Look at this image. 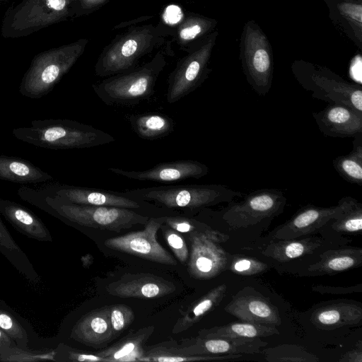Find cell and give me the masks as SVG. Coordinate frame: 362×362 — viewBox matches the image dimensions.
<instances>
[{
    "mask_svg": "<svg viewBox=\"0 0 362 362\" xmlns=\"http://www.w3.org/2000/svg\"><path fill=\"white\" fill-rule=\"evenodd\" d=\"M266 360L272 362L282 361H318L319 358L300 346L284 344L265 350Z\"/></svg>",
    "mask_w": 362,
    "mask_h": 362,
    "instance_id": "obj_39",
    "label": "cell"
},
{
    "mask_svg": "<svg viewBox=\"0 0 362 362\" xmlns=\"http://www.w3.org/2000/svg\"><path fill=\"white\" fill-rule=\"evenodd\" d=\"M224 310L242 321L276 327L281 323L278 308L252 288L238 292Z\"/></svg>",
    "mask_w": 362,
    "mask_h": 362,
    "instance_id": "obj_16",
    "label": "cell"
},
{
    "mask_svg": "<svg viewBox=\"0 0 362 362\" xmlns=\"http://www.w3.org/2000/svg\"><path fill=\"white\" fill-rule=\"evenodd\" d=\"M109 0H78L77 16L93 11L105 4Z\"/></svg>",
    "mask_w": 362,
    "mask_h": 362,
    "instance_id": "obj_46",
    "label": "cell"
},
{
    "mask_svg": "<svg viewBox=\"0 0 362 362\" xmlns=\"http://www.w3.org/2000/svg\"><path fill=\"white\" fill-rule=\"evenodd\" d=\"M357 348L346 352L339 359L340 362H362V349L361 342Z\"/></svg>",
    "mask_w": 362,
    "mask_h": 362,
    "instance_id": "obj_47",
    "label": "cell"
},
{
    "mask_svg": "<svg viewBox=\"0 0 362 362\" xmlns=\"http://www.w3.org/2000/svg\"><path fill=\"white\" fill-rule=\"evenodd\" d=\"M217 25L218 21L214 18L189 12L172 28L171 41L183 50L194 41L216 30Z\"/></svg>",
    "mask_w": 362,
    "mask_h": 362,
    "instance_id": "obj_28",
    "label": "cell"
},
{
    "mask_svg": "<svg viewBox=\"0 0 362 362\" xmlns=\"http://www.w3.org/2000/svg\"><path fill=\"white\" fill-rule=\"evenodd\" d=\"M320 131L327 136L354 138L362 134V113L342 104H328L313 112Z\"/></svg>",
    "mask_w": 362,
    "mask_h": 362,
    "instance_id": "obj_19",
    "label": "cell"
},
{
    "mask_svg": "<svg viewBox=\"0 0 362 362\" xmlns=\"http://www.w3.org/2000/svg\"><path fill=\"white\" fill-rule=\"evenodd\" d=\"M317 262L310 265L302 276L333 275L358 267L362 264V249L345 247L328 250Z\"/></svg>",
    "mask_w": 362,
    "mask_h": 362,
    "instance_id": "obj_25",
    "label": "cell"
},
{
    "mask_svg": "<svg viewBox=\"0 0 362 362\" xmlns=\"http://www.w3.org/2000/svg\"><path fill=\"white\" fill-rule=\"evenodd\" d=\"M54 361L104 362V359L96 354H87L60 342L54 349Z\"/></svg>",
    "mask_w": 362,
    "mask_h": 362,
    "instance_id": "obj_43",
    "label": "cell"
},
{
    "mask_svg": "<svg viewBox=\"0 0 362 362\" xmlns=\"http://www.w3.org/2000/svg\"><path fill=\"white\" fill-rule=\"evenodd\" d=\"M0 215L18 232L40 242H52V235L33 211L13 201L0 198Z\"/></svg>",
    "mask_w": 362,
    "mask_h": 362,
    "instance_id": "obj_23",
    "label": "cell"
},
{
    "mask_svg": "<svg viewBox=\"0 0 362 362\" xmlns=\"http://www.w3.org/2000/svg\"><path fill=\"white\" fill-rule=\"evenodd\" d=\"M242 354H201L189 355L177 351L174 347L159 346L144 352L139 361L180 362L195 361L231 360Z\"/></svg>",
    "mask_w": 362,
    "mask_h": 362,
    "instance_id": "obj_36",
    "label": "cell"
},
{
    "mask_svg": "<svg viewBox=\"0 0 362 362\" xmlns=\"http://www.w3.org/2000/svg\"><path fill=\"white\" fill-rule=\"evenodd\" d=\"M325 227L339 235L360 233L362 229V204L357 202L349 210Z\"/></svg>",
    "mask_w": 362,
    "mask_h": 362,
    "instance_id": "obj_38",
    "label": "cell"
},
{
    "mask_svg": "<svg viewBox=\"0 0 362 362\" xmlns=\"http://www.w3.org/2000/svg\"><path fill=\"white\" fill-rule=\"evenodd\" d=\"M292 74L311 96L328 104H342L362 113L361 85L344 79L329 68L304 59L291 65Z\"/></svg>",
    "mask_w": 362,
    "mask_h": 362,
    "instance_id": "obj_7",
    "label": "cell"
},
{
    "mask_svg": "<svg viewBox=\"0 0 362 362\" xmlns=\"http://www.w3.org/2000/svg\"><path fill=\"white\" fill-rule=\"evenodd\" d=\"M286 197L283 191L274 188L255 190L240 202H228L221 218L233 228L255 226L279 216L284 211Z\"/></svg>",
    "mask_w": 362,
    "mask_h": 362,
    "instance_id": "obj_11",
    "label": "cell"
},
{
    "mask_svg": "<svg viewBox=\"0 0 362 362\" xmlns=\"http://www.w3.org/2000/svg\"><path fill=\"white\" fill-rule=\"evenodd\" d=\"M0 252L27 280L38 283L40 275L23 250L13 240L0 216Z\"/></svg>",
    "mask_w": 362,
    "mask_h": 362,
    "instance_id": "obj_34",
    "label": "cell"
},
{
    "mask_svg": "<svg viewBox=\"0 0 362 362\" xmlns=\"http://www.w3.org/2000/svg\"><path fill=\"white\" fill-rule=\"evenodd\" d=\"M130 197L168 209H202L245 195L220 184L161 185L127 190Z\"/></svg>",
    "mask_w": 362,
    "mask_h": 362,
    "instance_id": "obj_5",
    "label": "cell"
},
{
    "mask_svg": "<svg viewBox=\"0 0 362 362\" xmlns=\"http://www.w3.org/2000/svg\"><path fill=\"white\" fill-rule=\"evenodd\" d=\"M52 179L50 175L27 160L0 155V180L31 184L45 182Z\"/></svg>",
    "mask_w": 362,
    "mask_h": 362,
    "instance_id": "obj_29",
    "label": "cell"
},
{
    "mask_svg": "<svg viewBox=\"0 0 362 362\" xmlns=\"http://www.w3.org/2000/svg\"><path fill=\"white\" fill-rule=\"evenodd\" d=\"M88 42L79 39L35 56L21 80L20 93L32 99L47 95L83 54Z\"/></svg>",
    "mask_w": 362,
    "mask_h": 362,
    "instance_id": "obj_6",
    "label": "cell"
},
{
    "mask_svg": "<svg viewBox=\"0 0 362 362\" xmlns=\"http://www.w3.org/2000/svg\"><path fill=\"white\" fill-rule=\"evenodd\" d=\"M44 192L64 202L99 206H115L139 209L144 201L134 199L125 192L52 183L40 187Z\"/></svg>",
    "mask_w": 362,
    "mask_h": 362,
    "instance_id": "obj_14",
    "label": "cell"
},
{
    "mask_svg": "<svg viewBox=\"0 0 362 362\" xmlns=\"http://www.w3.org/2000/svg\"><path fill=\"white\" fill-rule=\"evenodd\" d=\"M15 346L17 345L12 338L4 330L0 329V354Z\"/></svg>",
    "mask_w": 362,
    "mask_h": 362,
    "instance_id": "obj_48",
    "label": "cell"
},
{
    "mask_svg": "<svg viewBox=\"0 0 362 362\" xmlns=\"http://www.w3.org/2000/svg\"><path fill=\"white\" fill-rule=\"evenodd\" d=\"M12 134L23 142L54 150L91 148L115 141L107 132L66 119L33 120L30 127L15 128Z\"/></svg>",
    "mask_w": 362,
    "mask_h": 362,
    "instance_id": "obj_4",
    "label": "cell"
},
{
    "mask_svg": "<svg viewBox=\"0 0 362 362\" xmlns=\"http://www.w3.org/2000/svg\"><path fill=\"white\" fill-rule=\"evenodd\" d=\"M156 218L163 224L179 233H201L219 243H225L229 239V236L227 234L214 230L209 225L196 219L179 216H165L157 217Z\"/></svg>",
    "mask_w": 362,
    "mask_h": 362,
    "instance_id": "obj_37",
    "label": "cell"
},
{
    "mask_svg": "<svg viewBox=\"0 0 362 362\" xmlns=\"http://www.w3.org/2000/svg\"><path fill=\"white\" fill-rule=\"evenodd\" d=\"M154 331L153 326L143 327L129 334L113 346L95 354L102 357L104 362L139 361L144 354L142 346Z\"/></svg>",
    "mask_w": 362,
    "mask_h": 362,
    "instance_id": "obj_27",
    "label": "cell"
},
{
    "mask_svg": "<svg viewBox=\"0 0 362 362\" xmlns=\"http://www.w3.org/2000/svg\"><path fill=\"white\" fill-rule=\"evenodd\" d=\"M54 361V350L49 352L47 351H31L15 346L0 354V361Z\"/></svg>",
    "mask_w": 362,
    "mask_h": 362,
    "instance_id": "obj_40",
    "label": "cell"
},
{
    "mask_svg": "<svg viewBox=\"0 0 362 362\" xmlns=\"http://www.w3.org/2000/svg\"><path fill=\"white\" fill-rule=\"evenodd\" d=\"M279 334V331L276 326L243 321L202 329L199 332L198 337L201 338H261Z\"/></svg>",
    "mask_w": 362,
    "mask_h": 362,
    "instance_id": "obj_32",
    "label": "cell"
},
{
    "mask_svg": "<svg viewBox=\"0 0 362 362\" xmlns=\"http://www.w3.org/2000/svg\"><path fill=\"white\" fill-rule=\"evenodd\" d=\"M160 229L168 245L177 259L182 264H185L188 261L189 252L183 237L179 232L165 224H162Z\"/></svg>",
    "mask_w": 362,
    "mask_h": 362,
    "instance_id": "obj_44",
    "label": "cell"
},
{
    "mask_svg": "<svg viewBox=\"0 0 362 362\" xmlns=\"http://www.w3.org/2000/svg\"><path fill=\"white\" fill-rule=\"evenodd\" d=\"M326 244L317 236H308L288 240H272L262 250L263 255L280 262H285L304 255L313 254Z\"/></svg>",
    "mask_w": 362,
    "mask_h": 362,
    "instance_id": "obj_26",
    "label": "cell"
},
{
    "mask_svg": "<svg viewBox=\"0 0 362 362\" xmlns=\"http://www.w3.org/2000/svg\"><path fill=\"white\" fill-rule=\"evenodd\" d=\"M218 35V31L216 30L183 49L186 54L177 61L168 76V103L173 104L189 95L209 77L211 71L209 65Z\"/></svg>",
    "mask_w": 362,
    "mask_h": 362,
    "instance_id": "obj_9",
    "label": "cell"
},
{
    "mask_svg": "<svg viewBox=\"0 0 362 362\" xmlns=\"http://www.w3.org/2000/svg\"><path fill=\"white\" fill-rule=\"evenodd\" d=\"M156 218H149L143 230L107 239L104 245L113 250L170 266L177 262L157 240V232L162 226Z\"/></svg>",
    "mask_w": 362,
    "mask_h": 362,
    "instance_id": "obj_13",
    "label": "cell"
},
{
    "mask_svg": "<svg viewBox=\"0 0 362 362\" xmlns=\"http://www.w3.org/2000/svg\"><path fill=\"white\" fill-rule=\"evenodd\" d=\"M326 5L332 23L361 50L362 1L344 0Z\"/></svg>",
    "mask_w": 362,
    "mask_h": 362,
    "instance_id": "obj_24",
    "label": "cell"
},
{
    "mask_svg": "<svg viewBox=\"0 0 362 362\" xmlns=\"http://www.w3.org/2000/svg\"><path fill=\"white\" fill-rule=\"evenodd\" d=\"M353 148L350 153L339 156L333 161L337 173L349 183L362 185V134L354 138Z\"/></svg>",
    "mask_w": 362,
    "mask_h": 362,
    "instance_id": "obj_35",
    "label": "cell"
},
{
    "mask_svg": "<svg viewBox=\"0 0 362 362\" xmlns=\"http://www.w3.org/2000/svg\"><path fill=\"white\" fill-rule=\"evenodd\" d=\"M0 329L23 349H30V345L38 341L37 335L29 322L2 300H0Z\"/></svg>",
    "mask_w": 362,
    "mask_h": 362,
    "instance_id": "obj_31",
    "label": "cell"
},
{
    "mask_svg": "<svg viewBox=\"0 0 362 362\" xmlns=\"http://www.w3.org/2000/svg\"><path fill=\"white\" fill-rule=\"evenodd\" d=\"M132 129L145 140H157L171 134L174 121L168 116L158 113L134 114L128 117Z\"/></svg>",
    "mask_w": 362,
    "mask_h": 362,
    "instance_id": "obj_33",
    "label": "cell"
},
{
    "mask_svg": "<svg viewBox=\"0 0 362 362\" xmlns=\"http://www.w3.org/2000/svg\"><path fill=\"white\" fill-rule=\"evenodd\" d=\"M310 320L316 327L323 329L356 325L362 320V307L354 301H334L315 308Z\"/></svg>",
    "mask_w": 362,
    "mask_h": 362,
    "instance_id": "obj_22",
    "label": "cell"
},
{
    "mask_svg": "<svg viewBox=\"0 0 362 362\" xmlns=\"http://www.w3.org/2000/svg\"><path fill=\"white\" fill-rule=\"evenodd\" d=\"M322 1L327 4L331 3V2L340 1H344V0H322ZM358 1H362V0H358Z\"/></svg>",
    "mask_w": 362,
    "mask_h": 362,
    "instance_id": "obj_49",
    "label": "cell"
},
{
    "mask_svg": "<svg viewBox=\"0 0 362 362\" xmlns=\"http://www.w3.org/2000/svg\"><path fill=\"white\" fill-rule=\"evenodd\" d=\"M108 170L129 179L159 182H171L190 178L199 179L209 172L207 165L194 160L161 163L144 171H129L116 168H109Z\"/></svg>",
    "mask_w": 362,
    "mask_h": 362,
    "instance_id": "obj_17",
    "label": "cell"
},
{
    "mask_svg": "<svg viewBox=\"0 0 362 362\" xmlns=\"http://www.w3.org/2000/svg\"><path fill=\"white\" fill-rule=\"evenodd\" d=\"M358 201L350 196L342 197L336 206L329 207L308 204L272 233V240H288L313 234L330 221L349 210Z\"/></svg>",
    "mask_w": 362,
    "mask_h": 362,
    "instance_id": "obj_12",
    "label": "cell"
},
{
    "mask_svg": "<svg viewBox=\"0 0 362 362\" xmlns=\"http://www.w3.org/2000/svg\"><path fill=\"white\" fill-rule=\"evenodd\" d=\"M313 291L317 292L321 294H349L352 293L362 291L361 284L354 285L353 286H330L323 285H315L311 287Z\"/></svg>",
    "mask_w": 362,
    "mask_h": 362,
    "instance_id": "obj_45",
    "label": "cell"
},
{
    "mask_svg": "<svg viewBox=\"0 0 362 362\" xmlns=\"http://www.w3.org/2000/svg\"><path fill=\"white\" fill-rule=\"evenodd\" d=\"M172 28L159 23L130 27L106 45L95 65V74L108 77L129 71L153 52L170 46Z\"/></svg>",
    "mask_w": 362,
    "mask_h": 362,
    "instance_id": "obj_2",
    "label": "cell"
},
{
    "mask_svg": "<svg viewBox=\"0 0 362 362\" xmlns=\"http://www.w3.org/2000/svg\"><path fill=\"white\" fill-rule=\"evenodd\" d=\"M228 269L237 274L252 276L265 272L268 267L256 258L235 256L231 260Z\"/></svg>",
    "mask_w": 362,
    "mask_h": 362,
    "instance_id": "obj_42",
    "label": "cell"
},
{
    "mask_svg": "<svg viewBox=\"0 0 362 362\" xmlns=\"http://www.w3.org/2000/svg\"><path fill=\"white\" fill-rule=\"evenodd\" d=\"M267 344L260 338H201L197 337L194 344L182 347H174L182 354H254L261 352Z\"/></svg>",
    "mask_w": 362,
    "mask_h": 362,
    "instance_id": "obj_21",
    "label": "cell"
},
{
    "mask_svg": "<svg viewBox=\"0 0 362 362\" xmlns=\"http://www.w3.org/2000/svg\"><path fill=\"white\" fill-rule=\"evenodd\" d=\"M134 317L133 310L125 304L110 306V318L115 339L134 322Z\"/></svg>",
    "mask_w": 362,
    "mask_h": 362,
    "instance_id": "obj_41",
    "label": "cell"
},
{
    "mask_svg": "<svg viewBox=\"0 0 362 362\" xmlns=\"http://www.w3.org/2000/svg\"><path fill=\"white\" fill-rule=\"evenodd\" d=\"M239 59L252 89L259 96L267 95L273 81V50L267 35L254 20L247 21L243 27Z\"/></svg>",
    "mask_w": 362,
    "mask_h": 362,
    "instance_id": "obj_8",
    "label": "cell"
},
{
    "mask_svg": "<svg viewBox=\"0 0 362 362\" xmlns=\"http://www.w3.org/2000/svg\"><path fill=\"white\" fill-rule=\"evenodd\" d=\"M226 291L227 285L222 284L213 288L201 298L189 305L182 312V315L173 326L172 332L180 333L197 323L204 316L219 305Z\"/></svg>",
    "mask_w": 362,
    "mask_h": 362,
    "instance_id": "obj_30",
    "label": "cell"
},
{
    "mask_svg": "<svg viewBox=\"0 0 362 362\" xmlns=\"http://www.w3.org/2000/svg\"><path fill=\"white\" fill-rule=\"evenodd\" d=\"M67 339L94 348L102 347L114 339L110 306L102 307L82 315L69 329Z\"/></svg>",
    "mask_w": 362,
    "mask_h": 362,
    "instance_id": "obj_20",
    "label": "cell"
},
{
    "mask_svg": "<svg viewBox=\"0 0 362 362\" xmlns=\"http://www.w3.org/2000/svg\"><path fill=\"white\" fill-rule=\"evenodd\" d=\"M173 283L152 274H126L119 280L109 284L106 291L119 298H160L172 293Z\"/></svg>",
    "mask_w": 362,
    "mask_h": 362,
    "instance_id": "obj_18",
    "label": "cell"
},
{
    "mask_svg": "<svg viewBox=\"0 0 362 362\" xmlns=\"http://www.w3.org/2000/svg\"><path fill=\"white\" fill-rule=\"evenodd\" d=\"M187 234L190 242L187 272L191 276L197 279H209L227 268L228 255L219 243L201 233Z\"/></svg>",
    "mask_w": 362,
    "mask_h": 362,
    "instance_id": "obj_15",
    "label": "cell"
},
{
    "mask_svg": "<svg viewBox=\"0 0 362 362\" xmlns=\"http://www.w3.org/2000/svg\"><path fill=\"white\" fill-rule=\"evenodd\" d=\"M74 0H24L5 18L3 33L17 37L29 35L51 24L77 16Z\"/></svg>",
    "mask_w": 362,
    "mask_h": 362,
    "instance_id": "obj_10",
    "label": "cell"
},
{
    "mask_svg": "<svg viewBox=\"0 0 362 362\" xmlns=\"http://www.w3.org/2000/svg\"><path fill=\"white\" fill-rule=\"evenodd\" d=\"M170 47L158 50L148 62L140 66L94 83L95 93L107 105H134L149 98L167 65L165 56L173 55Z\"/></svg>",
    "mask_w": 362,
    "mask_h": 362,
    "instance_id": "obj_3",
    "label": "cell"
},
{
    "mask_svg": "<svg viewBox=\"0 0 362 362\" xmlns=\"http://www.w3.org/2000/svg\"><path fill=\"white\" fill-rule=\"evenodd\" d=\"M17 194L23 201L62 221L81 227L119 233L135 225H145L149 218L129 209L64 202L40 187L23 185L19 187Z\"/></svg>",
    "mask_w": 362,
    "mask_h": 362,
    "instance_id": "obj_1",
    "label": "cell"
}]
</instances>
